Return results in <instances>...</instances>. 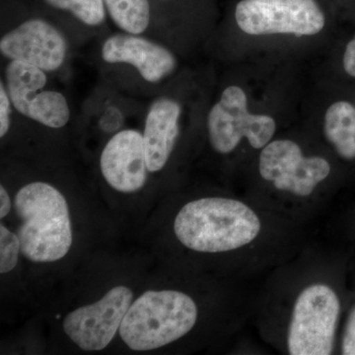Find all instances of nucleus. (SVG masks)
I'll use <instances>...</instances> for the list:
<instances>
[{"label": "nucleus", "instance_id": "nucleus-1", "mask_svg": "<svg viewBox=\"0 0 355 355\" xmlns=\"http://www.w3.org/2000/svg\"><path fill=\"white\" fill-rule=\"evenodd\" d=\"M256 212L239 200L203 198L184 205L174 221L181 244L200 253H223L247 246L261 232Z\"/></svg>", "mask_w": 355, "mask_h": 355}, {"label": "nucleus", "instance_id": "nucleus-2", "mask_svg": "<svg viewBox=\"0 0 355 355\" xmlns=\"http://www.w3.org/2000/svg\"><path fill=\"white\" fill-rule=\"evenodd\" d=\"M21 225V253L34 263H53L69 253L73 241L64 196L44 182L25 184L15 197Z\"/></svg>", "mask_w": 355, "mask_h": 355}, {"label": "nucleus", "instance_id": "nucleus-3", "mask_svg": "<svg viewBox=\"0 0 355 355\" xmlns=\"http://www.w3.org/2000/svg\"><path fill=\"white\" fill-rule=\"evenodd\" d=\"M198 314L195 301L184 292L148 291L130 306L119 333L135 352L158 349L190 333Z\"/></svg>", "mask_w": 355, "mask_h": 355}, {"label": "nucleus", "instance_id": "nucleus-4", "mask_svg": "<svg viewBox=\"0 0 355 355\" xmlns=\"http://www.w3.org/2000/svg\"><path fill=\"white\" fill-rule=\"evenodd\" d=\"M340 312V300L330 286L313 284L301 292L289 324V354H333Z\"/></svg>", "mask_w": 355, "mask_h": 355}, {"label": "nucleus", "instance_id": "nucleus-5", "mask_svg": "<svg viewBox=\"0 0 355 355\" xmlns=\"http://www.w3.org/2000/svg\"><path fill=\"white\" fill-rule=\"evenodd\" d=\"M207 132L212 148L218 153H232L242 139H247L254 148L260 149L272 139L275 121L266 114H250L244 90L230 86L210 110Z\"/></svg>", "mask_w": 355, "mask_h": 355}, {"label": "nucleus", "instance_id": "nucleus-6", "mask_svg": "<svg viewBox=\"0 0 355 355\" xmlns=\"http://www.w3.org/2000/svg\"><path fill=\"white\" fill-rule=\"evenodd\" d=\"M235 19L249 35L313 36L324 26L323 11L315 0H241Z\"/></svg>", "mask_w": 355, "mask_h": 355}, {"label": "nucleus", "instance_id": "nucleus-7", "mask_svg": "<svg viewBox=\"0 0 355 355\" xmlns=\"http://www.w3.org/2000/svg\"><path fill=\"white\" fill-rule=\"evenodd\" d=\"M132 298V291L128 286L113 287L97 302L69 313L64 320V333L85 352L106 349L120 330Z\"/></svg>", "mask_w": 355, "mask_h": 355}, {"label": "nucleus", "instance_id": "nucleus-8", "mask_svg": "<svg viewBox=\"0 0 355 355\" xmlns=\"http://www.w3.org/2000/svg\"><path fill=\"white\" fill-rule=\"evenodd\" d=\"M261 176L279 191L308 197L330 175L331 166L322 157H305L291 140H275L263 147L259 164Z\"/></svg>", "mask_w": 355, "mask_h": 355}, {"label": "nucleus", "instance_id": "nucleus-9", "mask_svg": "<svg viewBox=\"0 0 355 355\" xmlns=\"http://www.w3.org/2000/svg\"><path fill=\"white\" fill-rule=\"evenodd\" d=\"M69 44L60 29L46 19L33 17L7 32L0 39V53L9 60L55 71L67 60Z\"/></svg>", "mask_w": 355, "mask_h": 355}, {"label": "nucleus", "instance_id": "nucleus-10", "mask_svg": "<svg viewBox=\"0 0 355 355\" xmlns=\"http://www.w3.org/2000/svg\"><path fill=\"white\" fill-rule=\"evenodd\" d=\"M100 169L114 191L132 193L144 188L148 178L144 135L137 130H123L103 148Z\"/></svg>", "mask_w": 355, "mask_h": 355}, {"label": "nucleus", "instance_id": "nucleus-11", "mask_svg": "<svg viewBox=\"0 0 355 355\" xmlns=\"http://www.w3.org/2000/svg\"><path fill=\"white\" fill-rule=\"evenodd\" d=\"M101 55L108 64H127L149 83H159L171 76L177 67L172 51L140 35L120 33L106 39Z\"/></svg>", "mask_w": 355, "mask_h": 355}, {"label": "nucleus", "instance_id": "nucleus-12", "mask_svg": "<svg viewBox=\"0 0 355 355\" xmlns=\"http://www.w3.org/2000/svg\"><path fill=\"white\" fill-rule=\"evenodd\" d=\"M181 106L176 100L161 97L149 107L144 123V148L148 171L164 169L179 135Z\"/></svg>", "mask_w": 355, "mask_h": 355}, {"label": "nucleus", "instance_id": "nucleus-13", "mask_svg": "<svg viewBox=\"0 0 355 355\" xmlns=\"http://www.w3.org/2000/svg\"><path fill=\"white\" fill-rule=\"evenodd\" d=\"M324 135L340 157L355 159V107L349 102L334 103L324 116Z\"/></svg>", "mask_w": 355, "mask_h": 355}, {"label": "nucleus", "instance_id": "nucleus-14", "mask_svg": "<svg viewBox=\"0 0 355 355\" xmlns=\"http://www.w3.org/2000/svg\"><path fill=\"white\" fill-rule=\"evenodd\" d=\"M46 71L26 62L10 60L6 69V87L13 108L21 114L28 101L48 83Z\"/></svg>", "mask_w": 355, "mask_h": 355}, {"label": "nucleus", "instance_id": "nucleus-15", "mask_svg": "<svg viewBox=\"0 0 355 355\" xmlns=\"http://www.w3.org/2000/svg\"><path fill=\"white\" fill-rule=\"evenodd\" d=\"M20 114L44 127L62 128L69 121L70 109L67 98L62 93L41 90L28 101Z\"/></svg>", "mask_w": 355, "mask_h": 355}, {"label": "nucleus", "instance_id": "nucleus-16", "mask_svg": "<svg viewBox=\"0 0 355 355\" xmlns=\"http://www.w3.org/2000/svg\"><path fill=\"white\" fill-rule=\"evenodd\" d=\"M107 14L116 27L128 34L140 35L151 21L150 0H104Z\"/></svg>", "mask_w": 355, "mask_h": 355}, {"label": "nucleus", "instance_id": "nucleus-17", "mask_svg": "<svg viewBox=\"0 0 355 355\" xmlns=\"http://www.w3.org/2000/svg\"><path fill=\"white\" fill-rule=\"evenodd\" d=\"M46 6L69 13L89 27H99L106 20L104 0H42Z\"/></svg>", "mask_w": 355, "mask_h": 355}, {"label": "nucleus", "instance_id": "nucleus-18", "mask_svg": "<svg viewBox=\"0 0 355 355\" xmlns=\"http://www.w3.org/2000/svg\"><path fill=\"white\" fill-rule=\"evenodd\" d=\"M21 252L19 237L3 224L0 225V272H12L17 266Z\"/></svg>", "mask_w": 355, "mask_h": 355}, {"label": "nucleus", "instance_id": "nucleus-19", "mask_svg": "<svg viewBox=\"0 0 355 355\" xmlns=\"http://www.w3.org/2000/svg\"><path fill=\"white\" fill-rule=\"evenodd\" d=\"M13 105L3 81L0 83V137L3 139L11 127Z\"/></svg>", "mask_w": 355, "mask_h": 355}, {"label": "nucleus", "instance_id": "nucleus-20", "mask_svg": "<svg viewBox=\"0 0 355 355\" xmlns=\"http://www.w3.org/2000/svg\"><path fill=\"white\" fill-rule=\"evenodd\" d=\"M342 354L345 355H355V307L350 312L342 343Z\"/></svg>", "mask_w": 355, "mask_h": 355}, {"label": "nucleus", "instance_id": "nucleus-21", "mask_svg": "<svg viewBox=\"0 0 355 355\" xmlns=\"http://www.w3.org/2000/svg\"><path fill=\"white\" fill-rule=\"evenodd\" d=\"M343 67L350 76L355 77V37L347 44L343 55Z\"/></svg>", "mask_w": 355, "mask_h": 355}, {"label": "nucleus", "instance_id": "nucleus-22", "mask_svg": "<svg viewBox=\"0 0 355 355\" xmlns=\"http://www.w3.org/2000/svg\"><path fill=\"white\" fill-rule=\"evenodd\" d=\"M11 207H12V203H11L8 191L1 184V187H0V218L2 219L8 216Z\"/></svg>", "mask_w": 355, "mask_h": 355}]
</instances>
